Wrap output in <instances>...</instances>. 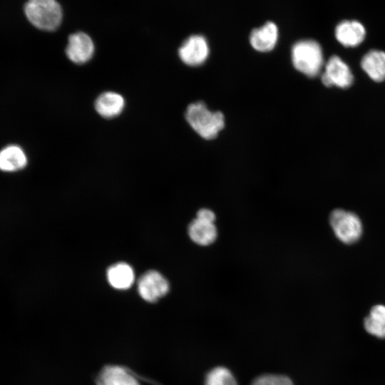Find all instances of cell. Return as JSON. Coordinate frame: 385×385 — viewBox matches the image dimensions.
<instances>
[{
    "label": "cell",
    "mask_w": 385,
    "mask_h": 385,
    "mask_svg": "<svg viewBox=\"0 0 385 385\" xmlns=\"http://www.w3.org/2000/svg\"><path fill=\"white\" fill-rule=\"evenodd\" d=\"M185 118L193 130L207 140L215 138L225 126L223 114L210 111L202 102L189 105Z\"/></svg>",
    "instance_id": "6da1fadb"
},
{
    "label": "cell",
    "mask_w": 385,
    "mask_h": 385,
    "mask_svg": "<svg viewBox=\"0 0 385 385\" xmlns=\"http://www.w3.org/2000/svg\"><path fill=\"white\" fill-rule=\"evenodd\" d=\"M26 18L38 29L52 31L63 19V11L56 0H28L24 6Z\"/></svg>",
    "instance_id": "7a4b0ae2"
},
{
    "label": "cell",
    "mask_w": 385,
    "mask_h": 385,
    "mask_svg": "<svg viewBox=\"0 0 385 385\" xmlns=\"http://www.w3.org/2000/svg\"><path fill=\"white\" fill-rule=\"evenodd\" d=\"M292 60L297 71L309 77H314L323 65L322 47L314 40L299 41L292 48Z\"/></svg>",
    "instance_id": "3957f363"
},
{
    "label": "cell",
    "mask_w": 385,
    "mask_h": 385,
    "mask_svg": "<svg viewBox=\"0 0 385 385\" xmlns=\"http://www.w3.org/2000/svg\"><path fill=\"white\" fill-rule=\"evenodd\" d=\"M329 222L335 235L346 244L355 242L361 235V222L353 212L341 209L334 210L330 214Z\"/></svg>",
    "instance_id": "277c9868"
},
{
    "label": "cell",
    "mask_w": 385,
    "mask_h": 385,
    "mask_svg": "<svg viewBox=\"0 0 385 385\" xmlns=\"http://www.w3.org/2000/svg\"><path fill=\"white\" fill-rule=\"evenodd\" d=\"M138 291L143 299L154 302L168 292L169 283L160 272L150 270L138 279Z\"/></svg>",
    "instance_id": "5b68a950"
},
{
    "label": "cell",
    "mask_w": 385,
    "mask_h": 385,
    "mask_svg": "<svg viewBox=\"0 0 385 385\" xmlns=\"http://www.w3.org/2000/svg\"><path fill=\"white\" fill-rule=\"evenodd\" d=\"M178 54L181 61L188 66L201 65L209 55L207 41L201 35H192L180 46Z\"/></svg>",
    "instance_id": "8992f818"
},
{
    "label": "cell",
    "mask_w": 385,
    "mask_h": 385,
    "mask_svg": "<svg viewBox=\"0 0 385 385\" xmlns=\"http://www.w3.org/2000/svg\"><path fill=\"white\" fill-rule=\"evenodd\" d=\"M354 76L349 66L339 56H333L329 59L322 76L324 86L345 88L352 84Z\"/></svg>",
    "instance_id": "52a82bcc"
},
{
    "label": "cell",
    "mask_w": 385,
    "mask_h": 385,
    "mask_svg": "<svg viewBox=\"0 0 385 385\" xmlns=\"http://www.w3.org/2000/svg\"><path fill=\"white\" fill-rule=\"evenodd\" d=\"M95 46L91 38L84 32H76L69 36L66 48L68 59L76 64L88 62L93 56Z\"/></svg>",
    "instance_id": "ba28073f"
},
{
    "label": "cell",
    "mask_w": 385,
    "mask_h": 385,
    "mask_svg": "<svg viewBox=\"0 0 385 385\" xmlns=\"http://www.w3.org/2000/svg\"><path fill=\"white\" fill-rule=\"evenodd\" d=\"M366 36L363 24L355 20H343L335 28V37L344 46L355 47L362 43Z\"/></svg>",
    "instance_id": "9c48e42d"
},
{
    "label": "cell",
    "mask_w": 385,
    "mask_h": 385,
    "mask_svg": "<svg viewBox=\"0 0 385 385\" xmlns=\"http://www.w3.org/2000/svg\"><path fill=\"white\" fill-rule=\"evenodd\" d=\"M188 233L194 243L202 247L213 244L218 236L215 222L202 220L197 217L189 224Z\"/></svg>",
    "instance_id": "30bf717a"
},
{
    "label": "cell",
    "mask_w": 385,
    "mask_h": 385,
    "mask_svg": "<svg viewBox=\"0 0 385 385\" xmlns=\"http://www.w3.org/2000/svg\"><path fill=\"white\" fill-rule=\"evenodd\" d=\"M278 39V29L275 24L268 21L262 26L255 29L250 36L251 46L260 52L272 50Z\"/></svg>",
    "instance_id": "8fae6325"
},
{
    "label": "cell",
    "mask_w": 385,
    "mask_h": 385,
    "mask_svg": "<svg viewBox=\"0 0 385 385\" xmlns=\"http://www.w3.org/2000/svg\"><path fill=\"white\" fill-rule=\"evenodd\" d=\"M125 100L123 97L113 91H106L96 98L95 108L103 118H111L118 115L123 110Z\"/></svg>",
    "instance_id": "7c38bea8"
},
{
    "label": "cell",
    "mask_w": 385,
    "mask_h": 385,
    "mask_svg": "<svg viewBox=\"0 0 385 385\" xmlns=\"http://www.w3.org/2000/svg\"><path fill=\"white\" fill-rule=\"evenodd\" d=\"M97 385H140V384L125 369L117 365H110L101 370L97 378Z\"/></svg>",
    "instance_id": "4fadbf2b"
},
{
    "label": "cell",
    "mask_w": 385,
    "mask_h": 385,
    "mask_svg": "<svg viewBox=\"0 0 385 385\" xmlns=\"http://www.w3.org/2000/svg\"><path fill=\"white\" fill-rule=\"evenodd\" d=\"M27 164V157L24 150L16 145H10L0 150V170L15 172Z\"/></svg>",
    "instance_id": "5bb4252c"
},
{
    "label": "cell",
    "mask_w": 385,
    "mask_h": 385,
    "mask_svg": "<svg viewBox=\"0 0 385 385\" xmlns=\"http://www.w3.org/2000/svg\"><path fill=\"white\" fill-rule=\"evenodd\" d=\"M361 66L372 80L380 82L385 79V52L369 51L362 58Z\"/></svg>",
    "instance_id": "9a60e30c"
},
{
    "label": "cell",
    "mask_w": 385,
    "mask_h": 385,
    "mask_svg": "<svg viewBox=\"0 0 385 385\" xmlns=\"http://www.w3.org/2000/svg\"><path fill=\"white\" fill-rule=\"evenodd\" d=\"M107 279L113 287L125 289L133 284L135 275L133 268L129 265L119 262L109 267L107 271Z\"/></svg>",
    "instance_id": "2e32d148"
},
{
    "label": "cell",
    "mask_w": 385,
    "mask_h": 385,
    "mask_svg": "<svg viewBox=\"0 0 385 385\" xmlns=\"http://www.w3.org/2000/svg\"><path fill=\"white\" fill-rule=\"evenodd\" d=\"M366 332L376 338L385 339V306H374L364 320Z\"/></svg>",
    "instance_id": "e0dca14e"
},
{
    "label": "cell",
    "mask_w": 385,
    "mask_h": 385,
    "mask_svg": "<svg viewBox=\"0 0 385 385\" xmlns=\"http://www.w3.org/2000/svg\"><path fill=\"white\" fill-rule=\"evenodd\" d=\"M205 385H237V383L228 369L219 366L207 374Z\"/></svg>",
    "instance_id": "ac0fdd59"
},
{
    "label": "cell",
    "mask_w": 385,
    "mask_h": 385,
    "mask_svg": "<svg viewBox=\"0 0 385 385\" xmlns=\"http://www.w3.org/2000/svg\"><path fill=\"white\" fill-rule=\"evenodd\" d=\"M251 385H293V383L285 376L265 374L256 378Z\"/></svg>",
    "instance_id": "d6986e66"
},
{
    "label": "cell",
    "mask_w": 385,
    "mask_h": 385,
    "mask_svg": "<svg viewBox=\"0 0 385 385\" xmlns=\"http://www.w3.org/2000/svg\"><path fill=\"white\" fill-rule=\"evenodd\" d=\"M196 217L202 220L215 222L216 215L213 210L209 208H201L197 214Z\"/></svg>",
    "instance_id": "ffe728a7"
}]
</instances>
